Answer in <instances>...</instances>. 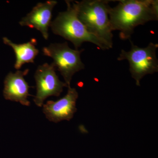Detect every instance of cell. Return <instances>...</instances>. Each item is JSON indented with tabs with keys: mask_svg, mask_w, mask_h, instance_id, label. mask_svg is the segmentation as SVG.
<instances>
[{
	"mask_svg": "<svg viewBox=\"0 0 158 158\" xmlns=\"http://www.w3.org/2000/svg\"><path fill=\"white\" fill-rule=\"evenodd\" d=\"M110 2L107 0H83L72 1V3L79 19L87 31L113 48V31L109 17Z\"/></svg>",
	"mask_w": 158,
	"mask_h": 158,
	"instance_id": "obj_2",
	"label": "cell"
},
{
	"mask_svg": "<svg viewBox=\"0 0 158 158\" xmlns=\"http://www.w3.org/2000/svg\"><path fill=\"white\" fill-rule=\"evenodd\" d=\"M66 11L59 12L50 27L53 33L72 43L78 50L84 42L95 44L100 49L106 50L112 48L106 41L90 34L79 19L72 1H65Z\"/></svg>",
	"mask_w": 158,
	"mask_h": 158,
	"instance_id": "obj_3",
	"label": "cell"
},
{
	"mask_svg": "<svg viewBox=\"0 0 158 158\" xmlns=\"http://www.w3.org/2000/svg\"><path fill=\"white\" fill-rule=\"evenodd\" d=\"M29 69L24 71L18 70L13 73H9L4 81L3 95L6 100L19 102L21 104L29 106L31 103L28 97L31 96L29 92L30 86L24 77L28 73Z\"/></svg>",
	"mask_w": 158,
	"mask_h": 158,
	"instance_id": "obj_9",
	"label": "cell"
},
{
	"mask_svg": "<svg viewBox=\"0 0 158 158\" xmlns=\"http://www.w3.org/2000/svg\"><path fill=\"white\" fill-rule=\"evenodd\" d=\"M3 40L5 44L11 47L14 50L16 58L14 67L17 70L26 63H34V59L39 53V50L36 47L37 40L34 38L21 44L14 43L6 37H3Z\"/></svg>",
	"mask_w": 158,
	"mask_h": 158,
	"instance_id": "obj_10",
	"label": "cell"
},
{
	"mask_svg": "<svg viewBox=\"0 0 158 158\" xmlns=\"http://www.w3.org/2000/svg\"><path fill=\"white\" fill-rule=\"evenodd\" d=\"M66 94L56 101H48L43 105V113L50 121L57 123L73 118L77 112L76 102L78 93L76 89L70 87Z\"/></svg>",
	"mask_w": 158,
	"mask_h": 158,
	"instance_id": "obj_7",
	"label": "cell"
},
{
	"mask_svg": "<svg viewBox=\"0 0 158 158\" xmlns=\"http://www.w3.org/2000/svg\"><path fill=\"white\" fill-rule=\"evenodd\" d=\"M84 49H73L67 42L52 43L42 49L44 56L53 60L52 64L63 77L68 88L70 87L73 77L76 73L84 69L85 65L81 59Z\"/></svg>",
	"mask_w": 158,
	"mask_h": 158,
	"instance_id": "obj_5",
	"label": "cell"
},
{
	"mask_svg": "<svg viewBox=\"0 0 158 158\" xmlns=\"http://www.w3.org/2000/svg\"><path fill=\"white\" fill-rule=\"evenodd\" d=\"M56 69L52 64L45 63L37 67L34 75L36 81V96L34 101L39 107L44 105L46 99L50 96L59 97L67 85L61 81L56 72Z\"/></svg>",
	"mask_w": 158,
	"mask_h": 158,
	"instance_id": "obj_6",
	"label": "cell"
},
{
	"mask_svg": "<svg viewBox=\"0 0 158 158\" xmlns=\"http://www.w3.org/2000/svg\"><path fill=\"white\" fill-rule=\"evenodd\" d=\"M58 2L49 0L45 2L38 3L25 17L19 24L22 27L36 29L42 34L44 39L48 38V29L52 22V12Z\"/></svg>",
	"mask_w": 158,
	"mask_h": 158,
	"instance_id": "obj_8",
	"label": "cell"
},
{
	"mask_svg": "<svg viewBox=\"0 0 158 158\" xmlns=\"http://www.w3.org/2000/svg\"><path fill=\"white\" fill-rule=\"evenodd\" d=\"M109 11L112 31L123 40H130L136 27L158 19L157 0H120Z\"/></svg>",
	"mask_w": 158,
	"mask_h": 158,
	"instance_id": "obj_1",
	"label": "cell"
},
{
	"mask_svg": "<svg viewBox=\"0 0 158 158\" xmlns=\"http://www.w3.org/2000/svg\"><path fill=\"white\" fill-rule=\"evenodd\" d=\"M131 44L130 51L121 50L118 61L127 60L129 64V71L136 85L140 86L143 77L158 72V60L156 56L158 44L150 42L146 47H139L129 40Z\"/></svg>",
	"mask_w": 158,
	"mask_h": 158,
	"instance_id": "obj_4",
	"label": "cell"
}]
</instances>
